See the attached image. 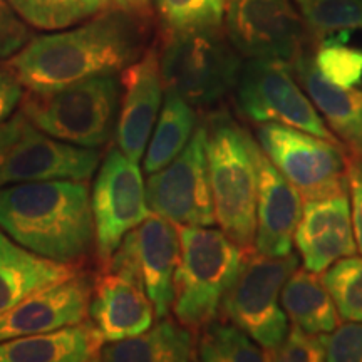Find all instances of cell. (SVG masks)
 Masks as SVG:
<instances>
[{"label": "cell", "mask_w": 362, "mask_h": 362, "mask_svg": "<svg viewBox=\"0 0 362 362\" xmlns=\"http://www.w3.org/2000/svg\"><path fill=\"white\" fill-rule=\"evenodd\" d=\"M148 21L112 6L81 24L30 37L6 66L29 90L121 74L148 51Z\"/></svg>", "instance_id": "1"}, {"label": "cell", "mask_w": 362, "mask_h": 362, "mask_svg": "<svg viewBox=\"0 0 362 362\" xmlns=\"http://www.w3.org/2000/svg\"><path fill=\"white\" fill-rule=\"evenodd\" d=\"M0 230L45 259L79 265L94 245L86 181H29L0 187Z\"/></svg>", "instance_id": "2"}, {"label": "cell", "mask_w": 362, "mask_h": 362, "mask_svg": "<svg viewBox=\"0 0 362 362\" xmlns=\"http://www.w3.org/2000/svg\"><path fill=\"white\" fill-rule=\"evenodd\" d=\"M205 126L215 223L237 245L252 248L257 232L260 148L225 111L208 117Z\"/></svg>", "instance_id": "3"}, {"label": "cell", "mask_w": 362, "mask_h": 362, "mask_svg": "<svg viewBox=\"0 0 362 362\" xmlns=\"http://www.w3.org/2000/svg\"><path fill=\"white\" fill-rule=\"evenodd\" d=\"M181 253L175 272L171 312L180 324L200 330L221 312L248 250L223 230L178 225Z\"/></svg>", "instance_id": "4"}, {"label": "cell", "mask_w": 362, "mask_h": 362, "mask_svg": "<svg viewBox=\"0 0 362 362\" xmlns=\"http://www.w3.org/2000/svg\"><path fill=\"white\" fill-rule=\"evenodd\" d=\"M160 54L165 93L193 107H211L237 88L240 52L220 27L166 30Z\"/></svg>", "instance_id": "5"}, {"label": "cell", "mask_w": 362, "mask_h": 362, "mask_svg": "<svg viewBox=\"0 0 362 362\" xmlns=\"http://www.w3.org/2000/svg\"><path fill=\"white\" fill-rule=\"evenodd\" d=\"M121 83L99 76L52 90L27 89L21 112L34 128L84 148H103L116 131Z\"/></svg>", "instance_id": "6"}, {"label": "cell", "mask_w": 362, "mask_h": 362, "mask_svg": "<svg viewBox=\"0 0 362 362\" xmlns=\"http://www.w3.org/2000/svg\"><path fill=\"white\" fill-rule=\"evenodd\" d=\"M297 267L298 259L292 252L269 257L248 250L221 304L226 319L245 330L265 351L279 347L288 332V317L280 307V296Z\"/></svg>", "instance_id": "7"}, {"label": "cell", "mask_w": 362, "mask_h": 362, "mask_svg": "<svg viewBox=\"0 0 362 362\" xmlns=\"http://www.w3.org/2000/svg\"><path fill=\"white\" fill-rule=\"evenodd\" d=\"M257 136L262 151L304 202L349 193L344 146L279 123H262Z\"/></svg>", "instance_id": "8"}, {"label": "cell", "mask_w": 362, "mask_h": 362, "mask_svg": "<svg viewBox=\"0 0 362 362\" xmlns=\"http://www.w3.org/2000/svg\"><path fill=\"white\" fill-rule=\"evenodd\" d=\"M292 72V64L285 61L250 59L242 67L235 88L240 112L252 123L291 126L344 146L319 116L314 103L298 88Z\"/></svg>", "instance_id": "9"}, {"label": "cell", "mask_w": 362, "mask_h": 362, "mask_svg": "<svg viewBox=\"0 0 362 362\" xmlns=\"http://www.w3.org/2000/svg\"><path fill=\"white\" fill-rule=\"evenodd\" d=\"M181 243L178 225L149 214L124 235L103 270L116 272L143 285L158 319L168 317L175 297V272Z\"/></svg>", "instance_id": "10"}, {"label": "cell", "mask_w": 362, "mask_h": 362, "mask_svg": "<svg viewBox=\"0 0 362 362\" xmlns=\"http://www.w3.org/2000/svg\"><path fill=\"white\" fill-rule=\"evenodd\" d=\"M90 208L94 220V245L104 267L123 242L124 235L151 214L146 202L141 170L115 146L106 153L94 180Z\"/></svg>", "instance_id": "11"}, {"label": "cell", "mask_w": 362, "mask_h": 362, "mask_svg": "<svg viewBox=\"0 0 362 362\" xmlns=\"http://www.w3.org/2000/svg\"><path fill=\"white\" fill-rule=\"evenodd\" d=\"M206 126H197L187 146L170 165L149 175L146 202L151 214L175 225L211 226L214 200L206 165Z\"/></svg>", "instance_id": "12"}, {"label": "cell", "mask_w": 362, "mask_h": 362, "mask_svg": "<svg viewBox=\"0 0 362 362\" xmlns=\"http://www.w3.org/2000/svg\"><path fill=\"white\" fill-rule=\"evenodd\" d=\"M223 19L240 56L293 64L304 52L305 22L291 0H226Z\"/></svg>", "instance_id": "13"}, {"label": "cell", "mask_w": 362, "mask_h": 362, "mask_svg": "<svg viewBox=\"0 0 362 362\" xmlns=\"http://www.w3.org/2000/svg\"><path fill=\"white\" fill-rule=\"evenodd\" d=\"M101 148H84L44 133L27 121L12 148L2 187L29 181H88L101 165Z\"/></svg>", "instance_id": "14"}, {"label": "cell", "mask_w": 362, "mask_h": 362, "mask_svg": "<svg viewBox=\"0 0 362 362\" xmlns=\"http://www.w3.org/2000/svg\"><path fill=\"white\" fill-rule=\"evenodd\" d=\"M94 279L90 272L79 270L69 279L27 296L0 315V342L84 322Z\"/></svg>", "instance_id": "15"}, {"label": "cell", "mask_w": 362, "mask_h": 362, "mask_svg": "<svg viewBox=\"0 0 362 362\" xmlns=\"http://www.w3.org/2000/svg\"><path fill=\"white\" fill-rule=\"evenodd\" d=\"M121 106L116 123V146L138 163L160 115L165 86L161 79L160 54L149 47L134 64L121 72Z\"/></svg>", "instance_id": "16"}, {"label": "cell", "mask_w": 362, "mask_h": 362, "mask_svg": "<svg viewBox=\"0 0 362 362\" xmlns=\"http://www.w3.org/2000/svg\"><path fill=\"white\" fill-rule=\"evenodd\" d=\"M293 238L304 267L315 274L354 255L357 245L347 193L305 202Z\"/></svg>", "instance_id": "17"}, {"label": "cell", "mask_w": 362, "mask_h": 362, "mask_svg": "<svg viewBox=\"0 0 362 362\" xmlns=\"http://www.w3.org/2000/svg\"><path fill=\"white\" fill-rule=\"evenodd\" d=\"M155 317V307L141 284L110 270L96 275L88 320L104 342L138 336L151 327Z\"/></svg>", "instance_id": "18"}, {"label": "cell", "mask_w": 362, "mask_h": 362, "mask_svg": "<svg viewBox=\"0 0 362 362\" xmlns=\"http://www.w3.org/2000/svg\"><path fill=\"white\" fill-rule=\"evenodd\" d=\"M302 208L300 193L260 149L255 250L269 257L288 255Z\"/></svg>", "instance_id": "19"}, {"label": "cell", "mask_w": 362, "mask_h": 362, "mask_svg": "<svg viewBox=\"0 0 362 362\" xmlns=\"http://www.w3.org/2000/svg\"><path fill=\"white\" fill-rule=\"evenodd\" d=\"M292 67L334 134L352 155L362 158V89H344L329 83L305 52L297 57Z\"/></svg>", "instance_id": "20"}, {"label": "cell", "mask_w": 362, "mask_h": 362, "mask_svg": "<svg viewBox=\"0 0 362 362\" xmlns=\"http://www.w3.org/2000/svg\"><path fill=\"white\" fill-rule=\"evenodd\" d=\"M79 270V265L45 259L0 230V315L33 292L69 279Z\"/></svg>", "instance_id": "21"}, {"label": "cell", "mask_w": 362, "mask_h": 362, "mask_svg": "<svg viewBox=\"0 0 362 362\" xmlns=\"http://www.w3.org/2000/svg\"><path fill=\"white\" fill-rule=\"evenodd\" d=\"M103 337L88 319L51 332L0 342V362H86L98 361Z\"/></svg>", "instance_id": "22"}, {"label": "cell", "mask_w": 362, "mask_h": 362, "mask_svg": "<svg viewBox=\"0 0 362 362\" xmlns=\"http://www.w3.org/2000/svg\"><path fill=\"white\" fill-rule=\"evenodd\" d=\"M193 329L163 317L138 336L104 342L98 361L106 362H187L198 359Z\"/></svg>", "instance_id": "23"}, {"label": "cell", "mask_w": 362, "mask_h": 362, "mask_svg": "<svg viewBox=\"0 0 362 362\" xmlns=\"http://www.w3.org/2000/svg\"><path fill=\"white\" fill-rule=\"evenodd\" d=\"M280 302L292 324L305 332L329 334L341 322V315L324 280L305 267H297L287 279Z\"/></svg>", "instance_id": "24"}, {"label": "cell", "mask_w": 362, "mask_h": 362, "mask_svg": "<svg viewBox=\"0 0 362 362\" xmlns=\"http://www.w3.org/2000/svg\"><path fill=\"white\" fill-rule=\"evenodd\" d=\"M197 129V112L192 104L173 93H165V101L144 156L143 168L155 173L170 165L183 151Z\"/></svg>", "instance_id": "25"}, {"label": "cell", "mask_w": 362, "mask_h": 362, "mask_svg": "<svg viewBox=\"0 0 362 362\" xmlns=\"http://www.w3.org/2000/svg\"><path fill=\"white\" fill-rule=\"evenodd\" d=\"M17 16L39 30H61L112 7L110 0H7Z\"/></svg>", "instance_id": "26"}, {"label": "cell", "mask_w": 362, "mask_h": 362, "mask_svg": "<svg viewBox=\"0 0 362 362\" xmlns=\"http://www.w3.org/2000/svg\"><path fill=\"white\" fill-rule=\"evenodd\" d=\"M198 359L206 362H264L267 352L238 325L206 324L197 339Z\"/></svg>", "instance_id": "27"}, {"label": "cell", "mask_w": 362, "mask_h": 362, "mask_svg": "<svg viewBox=\"0 0 362 362\" xmlns=\"http://www.w3.org/2000/svg\"><path fill=\"white\" fill-rule=\"evenodd\" d=\"M347 33L324 37L312 56L322 78L344 89L362 84V49L347 45Z\"/></svg>", "instance_id": "28"}, {"label": "cell", "mask_w": 362, "mask_h": 362, "mask_svg": "<svg viewBox=\"0 0 362 362\" xmlns=\"http://www.w3.org/2000/svg\"><path fill=\"white\" fill-rule=\"evenodd\" d=\"M297 4L307 29L322 39L362 29V0H297Z\"/></svg>", "instance_id": "29"}, {"label": "cell", "mask_w": 362, "mask_h": 362, "mask_svg": "<svg viewBox=\"0 0 362 362\" xmlns=\"http://www.w3.org/2000/svg\"><path fill=\"white\" fill-rule=\"evenodd\" d=\"M322 280L339 315L362 322V257H346L324 272Z\"/></svg>", "instance_id": "30"}, {"label": "cell", "mask_w": 362, "mask_h": 362, "mask_svg": "<svg viewBox=\"0 0 362 362\" xmlns=\"http://www.w3.org/2000/svg\"><path fill=\"white\" fill-rule=\"evenodd\" d=\"M226 0H155L166 30L220 27Z\"/></svg>", "instance_id": "31"}, {"label": "cell", "mask_w": 362, "mask_h": 362, "mask_svg": "<svg viewBox=\"0 0 362 362\" xmlns=\"http://www.w3.org/2000/svg\"><path fill=\"white\" fill-rule=\"evenodd\" d=\"M267 352V361L319 362L325 361V334H310L297 325L288 330L279 347Z\"/></svg>", "instance_id": "32"}, {"label": "cell", "mask_w": 362, "mask_h": 362, "mask_svg": "<svg viewBox=\"0 0 362 362\" xmlns=\"http://www.w3.org/2000/svg\"><path fill=\"white\" fill-rule=\"evenodd\" d=\"M325 361L362 362V322L347 320L325 336Z\"/></svg>", "instance_id": "33"}, {"label": "cell", "mask_w": 362, "mask_h": 362, "mask_svg": "<svg viewBox=\"0 0 362 362\" xmlns=\"http://www.w3.org/2000/svg\"><path fill=\"white\" fill-rule=\"evenodd\" d=\"M30 27L17 16L7 0H0V66L29 42Z\"/></svg>", "instance_id": "34"}, {"label": "cell", "mask_w": 362, "mask_h": 362, "mask_svg": "<svg viewBox=\"0 0 362 362\" xmlns=\"http://www.w3.org/2000/svg\"><path fill=\"white\" fill-rule=\"evenodd\" d=\"M347 187L351 193L352 228H354L357 250L362 253V158H347Z\"/></svg>", "instance_id": "35"}, {"label": "cell", "mask_w": 362, "mask_h": 362, "mask_svg": "<svg viewBox=\"0 0 362 362\" xmlns=\"http://www.w3.org/2000/svg\"><path fill=\"white\" fill-rule=\"evenodd\" d=\"M24 96V86L6 64L0 66V123L7 121Z\"/></svg>", "instance_id": "36"}, {"label": "cell", "mask_w": 362, "mask_h": 362, "mask_svg": "<svg viewBox=\"0 0 362 362\" xmlns=\"http://www.w3.org/2000/svg\"><path fill=\"white\" fill-rule=\"evenodd\" d=\"M25 126L27 119L21 111L8 117L4 123H0V187H2V175L7 158L11 155L12 148L16 146V143L19 141L22 133H24Z\"/></svg>", "instance_id": "37"}, {"label": "cell", "mask_w": 362, "mask_h": 362, "mask_svg": "<svg viewBox=\"0 0 362 362\" xmlns=\"http://www.w3.org/2000/svg\"><path fill=\"white\" fill-rule=\"evenodd\" d=\"M115 7L123 8V11H128L131 13H136V16L148 17L151 13V0H110Z\"/></svg>", "instance_id": "38"}]
</instances>
